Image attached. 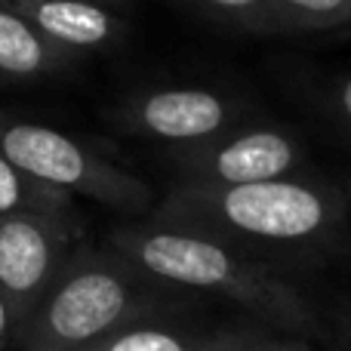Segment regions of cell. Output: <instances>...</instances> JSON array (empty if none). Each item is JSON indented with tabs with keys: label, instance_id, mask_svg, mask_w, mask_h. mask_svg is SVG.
<instances>
[{
	"label": "cell",
	"instance_id": "obj_4",
	"mask_svg": "<svg viewBox=\"0 0 351 351\" xmlns=\"http://www.w3.org/2000/svg\"><path fill=\"white\" fill-rule=\"evenodd\" d=\"M0 154L34 179L86 197L108 210L142 213L152 206V188L139 176L111 164L74 136L0 111Z\"/></svg>",
	"mask_w": 351,
	"mask_h": 351
},
{
	"label": "cell",
	"instance_id": "obj_2",
	"mask_svg": "<svg viewBox=\"0 0 351 351\" xmlns=\"http://www.w3.org/2000/svg\"><path fill=\"white\" fill-rule=\"evenodd\" d=\"M108 247L167 290L222 296L280 333L302 336L315 327V311L296 287L278 278L262 259L210 231L148 216L114 228Z\"/></svg>",
	"mask_w": 351,
	"mask_h": 351
},
{
	"label": "cell",
	"instance_id": "obj_5",
	"mask_svg": "<svg viewBox=\"0 0 351 351\" xmlns=\"http://www.w3.org/2000/svg\"><path fill=\"white\" fill-rule=\"evenodd\" d=\"M179 182L191 185H247L299 173L305 145L274 123H237L197 145L173 148Z\"/></svg>",
	"mask_w": 351,
	"mask_h": 351
},
{
	"label": "cell",
	"instance_id": "obj_10",
	"mask_svg": "<svg viewBox=\"0 0 351 351\" xmlns=\"http://www.w3.org/2000/svg\"><path fill=\"white\" fill-rule=\"evenodd\" d=\"M219 327H194V324L170 321L160 315H148L111 330L80 351H204Z\"/></svg>",
	"mask_w": 351,
	"mask_h": 351
},
{
	"label": "cell",
	"instance_id": "obj_1",
	"mask_svg": "<svg viewBox=\"0 0 351 351\" xmlns=\"http://www.w3.org/2000/svg\"><path fill=\"white\" fill-rule=\"evenodd\" d=\"M154 219L200 228L243 253H321L346 225V197L330 182L293 173L247 185L179 182L152 213Z\"/></svg>",
	"mask_w": 351,
	"mask_h": 351
},
{
	"label": "cell",
	"instance_id": "obj_15",
	"mask_svg": "<svg viewBox=\"0 0 351 351\" xmlns=\"http://www.w3.org/2000/svg\"><path fill=\"white\" fill-rule=\"evenodd\" d=\"M324 99H327V108L333 111L336 121L351 130V74L333 80V84L327 86V96Z\"/></svg>",
	"mask_w": 351,
	"mask_h": 351
},
{
	"label": "cell",
	"instance_id": "obj_16",
	"mask_svg": "<svg viewBox=\"0 0 351 351\" xmlns=\"http://www.w3.org/2000/svg\"><path fill=\"white\" fill-rule=\"evenodd\" d=\"M12 339H16V317H12L6 296L0 293V351L6 346H12Z\"/></svg>",
	"mask_w": 351,
	"mask_h": 351
},
{
	"label": "cell",
	"instance_id": "obj_17",
	"mask_svg": "<svg viewBox=\"0 0 351 351\" xmlns=\"http://www.w3.org/2000/svg\"><path fill=\"white\" fill-rule=\"evenodd\" d=\"M339 339H342V346H346V351H351V308L346 311V317H342V324H339Z\"/></svg>",
	"mask_w": 351,
	"mask_h": 351
},
{
	"label": "cell",
	"instance_id": "obj_8",
	"mask_svg": "<svg viewBox=\"0 0 351 351\" xmlns=\"http://www.w3.org/2000/svg\"><path fill=\"white\" fill-rule=\"evenodd\" d=\"M22 12L40 34L80 56L108 49L127 34V19L102 0H0Z\"/></svg>",
	"mask_w": 351,
	"mask_h": 351
},
{
	"label": "cell",
	"instance_id": "obj_18",
	"mask_svg": "<svg viewBox=\"0 0 351 351\" xmlns=\"http://www.w3.org/2000/svg\"><path fill=\"white\" fill-rule=\"evenodd\" d=\"M102 3H127V0H102Z\"/></svg>",
	"mask_w": 351,
	"mask_h": 351
},
{
	"label": "cell",
	"instance_id": "obj_6",
	"mask_svg": "<svg viewBox=\"0 0 351 351\" xmlns=\"http://www.w3.org/2000/svg\"><path fill=\"white\" fill-rule=\"evenodd\" d=\"M74 213H0V293L16 327L74 253Z\"/></svg>",
	"mask_w": 351,
	"mask_h": 351
},
{
	"label": "cell",
	"instance_id": "obj_12",
	"mask_svg": "<svg viewBox=\"0 0 351 351\" xmlns=\"http://www.w3.org/2000/svg\"><path fill=\"white\" fill-rule=\"evenodd\" d=\"M351 25V0H274V31H330Z\"/></svg>",
	"mask_w": 351,
	"mask_h": 351
},
{
	"label": "cell",
	"instance_id": "obj_7",
	"mask_svg": "<svg viewBox=\"0 0 351 351\" xmlns=\"http://www.w3.org/2000/svg\"><path fill=\"white\" fill-rule=\"evenodd\" d=\"M241 99L210 86H154L133 93L114 111V123L130 136L170 148L197 145L243 123Z\"/></svg>",
	"mask_w": 351,
	"mask_h": 351
},
{
	"label": "cell",
	"instance_id": "obj_9",
	"mask_svg": "<svg viewBox=\"0 0 351 351\" xmlns=\"http://www.w3.org/2000/svg\"><path fill=\"white\" fill-rule=\"evenodd\" d=\"M74 59L22 12L0 3V80H47L71 68Z\"/></svg>",
	"mask_w": 351,
	"mask_h": 351
},
{
	"label": "cell",
	"instance_id": "obj_3",
	"mask_svg": "<svg viewBox=\"0 0 351 351\" xmlns=\"http://www.w3.org/2000/svg\"><path fill=\"white\" fill-rule=\"evenodd\" d=\"M167 287L148 280L114 250L74 247L40 302L16 327L19 351H80L130 321L164 311Z\"/></svg>",
	"mask_w": 351,
	"mask_h": 351
},
{
	"label": "cell",
	"instance_id": "obj_14",
	"mask_svg": "<svg viewBox=\"0 0 351 351\" xmlns=\"http://www.w3.org/2000/svg\"><path fill=\"white\" fill-rule=\"evenodd\" d=\"M197 12L241 31H274V0H188Z\"/></svg>",
	"mask_w": 351,
	"mask_h": 351
},
{
	"label": "cell",
	"instance_id": "obj_13",
	"mask_svg": "<svg viewBox=\"0 0 351 351\" xmlns=\"http://www.w3.org/2000/svg\"><path fill=\"white\" fill-rule=\"evenodd\" d=\"M204 351H311L296 333H280L274 327H219Z\"/></svg>",
	"mask_w": 351,
	"mask_h": 351
},
{
	"label": "cell",
	"instance_id": "obj_11",
	"mask_svg": "<svg viewBox=\"0 0 351 351\" xmlns=\"http://www.w3.org/2000/svg\"><path fill=\"white\" fill-rule=\"evenodd\" d=\"M71 194L19 170L0 154V213H74Z\"/></svg>",
	"mask_w": 351,
	"mask_h": 351
}]
</instances>
